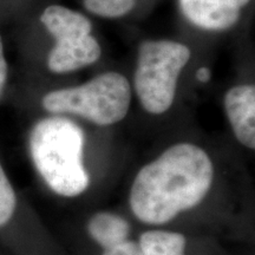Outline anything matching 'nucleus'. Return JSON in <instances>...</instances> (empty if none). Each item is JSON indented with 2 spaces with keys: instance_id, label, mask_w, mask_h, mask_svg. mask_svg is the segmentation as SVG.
Here are the masks:
<instances>
[{
  "instance_id": "6e6552de",
  "label": "nucleus",
  "mask_w": 255,
  "mask_h": 255,
  "mask_svg": "<svg viewBox=\"0 0 255 255\" xmlns=\"http://www.w3.org/2000/svg\"><path fill=\"white\" fill-rule=\"evenodd\" d=\"M88 232L102 248L109 250L128 240L130 225L122 216L109 212H100L90 219Z\"/></svg>"
},
{
  "instance_id": "423d86ee",
  "label": "nucleus",
  "mask_w": 255,
  "mask_h": 255,
  "mask_svg": "<svg viewBox=\"0 0 255 255\" xmlns=\"http://www.w3.org/2000/svg\"><path fill=\"white\" fill-rule=\"evenodd\" d=\"M251 0H178L188 21L206 31H225L240 19Z\"/></svg>"
},
{
  "instance_id": "f257e3e1",
  "label": "nucleus",
  "mask_w": 255,
  "mask_h": 255,
  "mask_svg": "<svg viewBox=\"0 0 255 255\" xmlns=\"http://www.w3.org/2000/svg\"><path fill=\"white\" fill-rule=\"evenodd\" d=\"M213 178L208 154L191 143H177L138 171L130 191V207L139 221L164 225L200 205Z\"/></svg>"
},
{
  "instance_id": "9b49d317",
  "label": "nucleus",
  "mask_w": 255,
  "mask_h": 255,
  "mask_svg": "<svg viewBox=\"0 0 255 255\" xmlns=\"http://www.w3.org/2000/svg\"><path fill=\"white\" fill-rule=\"evenodd\" d=\"M15 207H17V197L13 187L9 183L0 163V227H4L9 222L15 212Z\"/></svg>"
},
{
  "instance_id": "ddd939ff",
  "label": "nucleus",
  "mask_w": 255,
  "mask_h": 255,
  "mask_svg": "<svg viewBox=\"0 0 255 255\" xmlns=\"http://www.w3.org/2000/svg\"><path fill=\"white\" fill-rule=\"evenodd\" d=\"M8 77V64L5 57V50H4V41H2V37L0 34V98L4 95L6 83H7Z\"/></svg>"
},
{
  "instance_id": "0eeeda50",
  "label": "nucleus",
  "mask_w": 255,
  "mask_h": 255,
  "mask_svg": "<svg viewBox=\"0 0 255 255\" xmlns=\"http://www.w3.org/2000/svg\"><path fill=\"white\" fill-rule=\"evenodd\" d=\"M225 109L238 141L255 148V88L238 85L225 96Z\"/></svg>"
},
{
  "instance_id": "9d476101",
  "label": "nucleus",
  "mask_w": 255,
  "mask_h": 255,
  "mask_svg": "<svg viewBox=\"0 0 255 255\" xmlns=\"http://www.w3.org/2000/svg\"><path fill=\"white\" fill-rule=\"evenodd\" d=\"M85 8L103 18H121L135 7L136 0H83Z\"/></svg>"
},
{
  "instance_id": "f8f14e48",
  "label": "nucleus",
  "mask_w": 255,
  "mask_h": 255,
  "mask_svg": "<svg viewBox=\"0 0 255 255\" xmlns=\"http://www.w3.org/2000/svg\"><path fill=\"white\" fill-rule=\"evenodd\" d=\"M103 255H143V253L138 244L127 240L109 250H104Z\"/></svg>"
},
{
  "instance_id": "7ed1b4c3",
  "label": "nucleus",
  "mask_w": 255,
  "mask_h": 255,
  "mask_svg": "<svg viewBox=\"0 0 255 255\" xmlns=\"http://www.w3.org/2000/svg\"><path fill=\"white\" fill-rule=\"evenodd\" d=\"M131 88L124 76L105 72L73 88L50 91L41 100L47 113L71 114L101 127L113 126L127 116Z\"/></svg>"
},
{
  "instance_id": "f03ea898",
  "label": "nucleus",
  "mask_w": 255,
  "mask_h": 255,
  "mask_svg": "<svg viewBox=\"0 0 255 255\" xmlns=\"http://www.w3.org/2000/svg\"><path fill=\"white\" fill-rule=\"evenodd\" d=\"M32 162L50 189L58 195H81L90 178L83 164L84 132L66 117H46L34 124L28 138Z\"/></svg>"
},
{
  "instance_id": "20e7f679",
  "label": "nucleus",
  "mask_w": 255,
  "mask_h": 255,
  "mask_svg": "<svg viewBox=\"0 0 255 255\" xmlns=\"http://www.w3.org/2000/svg\"><path fill=\"white\" fill-rule=\"evenodd\" d=\"M191 57L190 49L173 40H145L138 47L133 77L142 107L161 115L173 105L177 79Z\"/></svg>"
},
{
  "instance_id": "39448f33",
  "label": "nucleus",
  "mask_w": 255,
  "mask_h": 255,
  "mask_svg": "<svg viewBox=\"0 0 255 255\" xmlns=\"http://www.w3.org/2000/svg\"><path fill=\"white\" fill-rule=\"evenodd\" d=\"M40 21L56 44L47 57L53 73H68L87 68L101 57V46L91 34L92 25L84 14L60 5L44 9Z\"/></svg>"
},
{
  "instance_id": "1a4fd4ad",
  "label": "nucleus",
  "mask_w": 255,
  "mask_h": 255,
  "mask_svg": "<svg viewBox=\"0 0 255 255\" xmlns=\"http://www.w3.org/2000/svg\"><path fill=\"white\" fill-rule=\"evenodd\" d=\"M187 240L184 235L167 231H146L139 237L143 255H183Z\"/></svg>"
},
{
  "instance_id": "4468645a",
  "label": "nucleus",
  "mask_w": 255,
  "mask_h": 255,
  "mask_svg": "<svg viewBox=\"0 0 255 255\" xmlns=\"http://www.w3.org/2000/svg\"><path fill=\"white\" fill-rule=\"evenodd\" d=\"M212 77V72H210V70L208 68H200L199 70L196 71V79L201 83H207Z\"/></svg>"
}]
</instances>
